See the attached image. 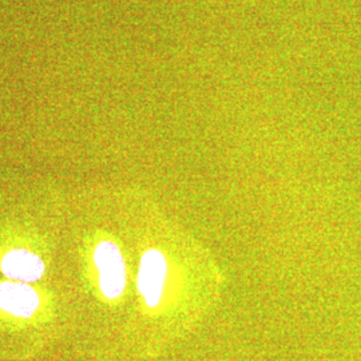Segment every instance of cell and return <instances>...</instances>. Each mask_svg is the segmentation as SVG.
Listing matches in <instances>:
<instances>
[{
    "label": "cell",
    "instance_id": "1",
    "mask_svg": "<svg viewBox=\"0 0 361 361\" xmlns=\"http://www.w3.org/2000/svg\"><path fill=\"white\" fill-rule=\"evenodd\" d=\"M92 257L104 296L116 300L123 293L126 286V267L119 247L111 241H102L95 247Z\"/></svg>",
    "mask_w": 361,
    "mask_h": 361
},
{
    "label": "cell",
    "instance_id": "2",
    "mask_svg": "<svg viewBox=\"0 0 361 361\" xmlns=\"http://www.w3.org/2000/svg\"><path fill=\"white\" fill-rule=\"evenodd\" d=\"M166 273L168 264L159 250L150 249L143 253L137 284L147 307L154 308L159 304L165 288Z\"/></svg>",
    "mask_w": 361,
    "mask_h": 361
},
{
    "label": "cell",
    "instance_id": "3",
    "mask_svg": "<svg viewBox=\"0 0 361 361\" xmlns=\"http://www.w3.org/2000/svg\"><path fill=\"white\" fill-rule=\"evenodd\" d=\"M38 293L25 283H0V310L15 317H31L39 308Z\"/></svg>",
    "mask_w": 361,
    "mask_h": 361
},
{
    "label": "cell",
    "instance_id": "4",
    "mask_svg": "<svg viewBox=\"0 0 361 361\" xmlns=\"http://www.w3.org/2000/svg\"><path fill=\"white\" fill-rule=\"evenodd\" d=\"M1 273L18 283H35L44 274L42 258L26 249L10 250L0 262Z\"/></svg>",
    "mask_w": 361,
    "mask_h": 361
}]
</instances>
